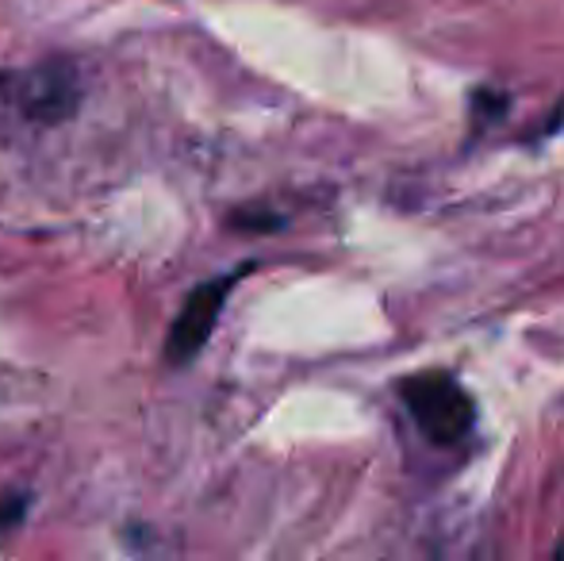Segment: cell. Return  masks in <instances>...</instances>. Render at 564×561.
Here are the masks:
<instances>
[{"label": "cell", "instance_id": "obj_1", "mask_svg": "<svg viewBox=\"0 0 564 561\" xmlns=\"http://www.w3.org/2000/svg\"><path fill=\"white\" fill-rule=\"evenodd\" d=\"M400 400L411 412L419 431L434 446H453L460 442L476 423V404L468 389L446 369H423V374H408L400 381Z\"/></svg>", "mask_w": 564, "mask_h": 561}, {"label": "cell", "instance_id": "obj_2", "mask_svg": "<svg viewBox=\"0 0 564 561\" xmlns=\"http://www.w3.org/2000/svg\"><path fill=\"white\" fill-rule=\"evenodd\" d=\"M4 89L12 105L39 123H62L82 105V77H77L74 62L62 58L39 62V66L4 77Z\"/></svg>", "mask_w": 564, "mask_h": 561}, {"label": "cell", "instance_id": "obj_3", "mask_svg": "<svg viewBox=\"0 0 564 561\" xmlns=\"http://www.w3.org/2000/svg\"><path fill=\"white\" fill-rule=\"evenodd\" d=\"M246 270L238 273H227V278H212L204 284H196L193 296L185 300V308H181L177 323H173L170 331V346H165V358L173 362V366H188V362L196 358V354L208 346L212 331H216L219 323V312H224L230 289H235V281L242 278Z\"/></svg>", "mask_w": 564, "mask_h": 561}, {"label": "cell", "instance_id": "obj_4", "mask_svg": "<svg viewBox=\"0 0 564 561\" xmlns=\"http://www.w3.org/2000/svg\"><path fill=\"white\" fill-rule=\"evenodd\" d=\"M28 516V493H4L0 496V531H12Z\"/></svg>", "mask_w": 564, "mask_h": 561}, {"label": "cell", "instance_id": "obj_5", "mask_svg": "<svg viewBox=\"0 0 564 561\" xmlns=\"http://www.w3.org/2000/svg\"><path fill=\"white\" fill-rule=\"evenodd\" d=\"M507 108V97L503 93H488V89H480L473 97V112H484V120H488V116H499ZM480 120V123H484Z\"/></svg>", "mask_w": 564, "mask_h": 561}]
</instances>
